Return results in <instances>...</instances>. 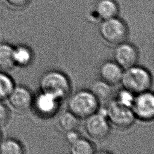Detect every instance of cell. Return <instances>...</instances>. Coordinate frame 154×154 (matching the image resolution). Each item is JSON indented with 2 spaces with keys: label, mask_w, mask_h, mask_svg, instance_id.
Returning <instances> with one entry per match:
<instances>
[{
  "label": "cell",
  "mask_w": 154,
  "mask_h": 154,
  "mask_svg": "<svg viewBox=\"0 0 154 154\" xmlns=\"http://www.w3.org/2000/svg\"><path fill=\"white\" fill-rule=\"evenodd\" d=\"M99 31L103 39L113 45L126 41L129 32L126 23L117 17L103 20Z\"/></svg>",
  "instance_id": "277c9868"
},
{
  "label": "cell",
  "mask_w": 154,
  "mask_h": 154,
  "mask_svg": "<svg viewBox=\"0 0 154 154\" xmlns=\"http://www.w3.org/2000/svg\"><path fill=\"white\" fill-rule=\"evenodd\" d=\"M96 14L103 20L117 17L119 6L114 0H99L96 7Z\"/></svg>",
  "instance_id": "7c38bea8"
},
{
  "label": "cell",
  "mask_w": 154,
  "mask_h": 154,
  "mask_svg": "<svg viewBox=\"0 0 154 154\" xmlns=\"http://www.w3.org/2000/svg\"><path fill=\"white\" fill-rule=\"evenodd\" d=\"M124 69L114 61H106L99 67L100 79L114 85L120 82Z\"/></svg>",
  "instance_id": "8fae6325"
},
{
  "label": "cell",
  "mask_w": 154,
  "mask_h": 154,
  "mask_svg": "<svg viewBox=\"0 0 154 154\" xmlns=\"http://www.w3.org/2000/svg\"><path fill=\"white\" fill-rule=\"evenodd\" d=\"M23 147L22 144L13 138H7L0 142L1 154H22Z\"/></svg>",
  "instance_id": "ac0fdd59"
},
{
  "label": "cell",
  "mask_w": 154,
  "mask_h": 154,
  "mask_svg": "<svg viewBox=\"0 0 154 154\" xmlns=\"http://www.w3.org/2000/svg\"><path fill=\"white\" fill-rule=\"evenodd\" d=\"M116 46L114 51V61L122 68L126 69L137 64L139 54L134 45L125 41Z\"/></svg>",
  "instance_id": "ba28073f"
},
{
  "label": "cell",
  "mask_w": 154,
  "mask_h": 154,
  "mask_svg": "<svg viewBox=\"0 0 154 154\" xmlns=\"http://www.w3.org/2000/svg\"><path fill=\"white\" fill-rule=\"evenodd\" d=\"M152 81L150 72L145 67L136 64L124 69L120 83L123 88L137 94L149 91Z\"/></svg>",
  "instance_id": "7a4b0ae2"
},
{
  "label": "cell",
  "mask_w": 154,
  "mask_h": 154,
  "mask_svg": "<svg viewBox=\"0 0 154 154\" xmlns=\"http://www.w3.org/2000/svg\"><path fill=\"white\" fill-rule=\"evenodd\" d=\"M111 85L102 79L94 81L91 86L90 91L100 102L108 100L112 94Z\"/></svg>",
  "instance_id": "4fadbf2b"
},
{
  "label": "cell",
  "mask_w": 154,
  "mask_h": 154,
  "mask_svg": "<svg viewBox=\"0 0 154 154\" xmlns=\"http://www.w3.org/2000/svg\"><path fill=\"white\" fill-rule=\"evenodd\" d=\"M135 119L144 122L154 118V96L149 90L135 95L131 107Z\"/></svg>",
  "instance_id": "8992f818"
},
{
  "label": "cell",
  "mask_w": 154,
  "mask_h": 154,
  "mask_svg": "<svg viewBox=\"0 0 154 154\" xmlns=\"http://www.w3.org/2000/svg\"><path fill=\"white\" fill-rule=\"evenodd\" d=\"M13 58L15 65L27 66L32 61L33 53L29 48L20 45L14 48Z\"/></svg>",
  "instance_id": "9a60e30c"
},
{
  "label": "cell",
  "mask_w": 154,
  "mask_h": 154,
  "mask_svg": "<svg viewBox=\"0 0 154 154\" xmlns=\"http://www.w3.org/2000/svg\"><path fill=\"white\" fill-rule=\"evenodd\" d=\"M105 110L109 122L119 129H128L135 122V117L131 108L116 100H111L105 107Z\"/></svg>",
  "instance_id": "5b68a950"
},
{
  "label": "cell",
  "mask_w": 154,
  "mask_h": 154,
  "mask_svg": "<svg viewBox=\"0 0 154 154\" xmlns=\"http://www.w3.org/2000/svg\"><path fill=\"white\" fill-rule=\"evenodd\" d=\"M70 150L72 154H93L95 152L96 148L91 141L80 137L70 144Z\"/></svg>",
  "instance_id": "2e32d148"
},
{
  "label": "cell",
  "mask_w": 154,
  "mask_h": 154,
  "mask_svg": "<svg viewBox=\"0 0 154 154\" xmlns=\"http://www.w3.org/2000/svg\"><path fill=\"white\" fill-rule=\"evenodd\" d=\"M60 101L52 95L41 91L36 97H34L32 106L40 116L48 118L57 112Z\"/></svg>",
  "instance_id": "9c48e42d"
},
{
  "label": "cell",
  "mask_w": 154,
  "mask_h": 154,
  "mask_svg": "<svg viewBox=\"0 0 154 154\" xmlns=\"http://www.w3.org/2000/svg\"><path fill=\"white\" fill-rule=\"evenodd\" d=\"M79 119L69 111L60 115L58 120L59 128L64 132L76 129L79 125Z\"/></svg>",
  "instance_id": "e0dca14e"
},
{
  "label": "cell",
  "mask_w": 154,
  "mask_h": 154,
  "mask_svg": "<svg viewBox=\"0 0 154 154\" xmlns=\"http://www.w3.org/2000/svg\"><path fill=\"white\" fill-rule=\"evenodd\" d=\"M100 102L89 90H81L73 93L69 99V111L78 119H86L96 112Z\"/></svg>",
  "instance_id": "3957f363"
},
{
  "label": "cell",
  "mask_w": 154,
  "mask_h": 154,
  "mask_svg": "<svg viewBox=\"0 0 154 154\" xmlns=\"http://www.w3.org/2000/svg\"><path fill=\"white\" fill-rule=\"evenodd\" d=\"M7 99L11 107L18 112H24L32 106L34 97L31 91L24 86L14 87Z\"/></svg>",
  "instance_id": "30bf717a"
},
{
  "label": "cell",
  "mask_w": 154,
  "mask_h": 154,
  "mask_svg": "<svg viewBox=\"0 0 154 154\" xmlns=\"http://www.w3.org/2000/svg\"><path fill=\"white\" fill-rule=\"evenodd\" d=\"M80 137L79 132L76 129L69 131L66 132V138L68 143L72 144Z\"/></svg>",
  "instance_id": "603a6c76"
},
{
  "label": "cell",
  "mask_w": 154,
  "mask_h": 154,
  "mask_svg": "<svg viewBox=\"0 0 154 154\" xmlns=\"http://www.w3.org/2000/svg\"><path fill=\"white\" fill-rule=\"evenodd\" d=\"M13 49L11 45L0 43V70L8 71L15 65L13 58Z\"/></svg>",
  "instance_id": "5bb4252c"
},
{
  "label": "cell",
  "mask_w": 154,
  "mask_h": 154,
  "mask_svg": "<svg viewBox=\"0 0 154 154\" xmlns=\"http://www.w3.org/2000/svg\"><path fill=\"white\" fill-rule=\"evenodd\" d=\"M135 95V94L131 91L123 88L117 93L115 100L120 104L131 108L132 105Z\"/></svg>",
  "instance_id": "ffe728a7"
},
{
  "label": "cell",
  "mask_w": 154,
  "mask_h": 154,
  "mask_svg": "<svg viewBox=\"0 0 154 154\" xmlns=\"http://www.w3.org/2000/svg\"><path fill=\"white\" fill-rule=\"evenodd\" d=\"M10 113L7 107L0 101V127L5 126L8 122Z\"/></svg>",
  "instance_id": "44dd1931"
},
{
  "label": "cell",
  "mask_w": 154,
  "mask_h": 154,
  "mask_svg": "<svg viewBox=\"0 0 154 154\" xmlns=\"http://www.w3.org/2000/svg\"><path fill=\"white\" fill-rule=\"evenodd\" d=\"M1 141V132H0V142Z\"/></svg>",
  "instance_id": "cb8c5ba5"
},
{
  "label": "cell",
  "mask_w": 154,
  "mask_h": 154,
  "mask_svg": "<svg viewBox=\"0 0 154 154\" xmlns=\"http://www.w3.org/2000/svg\"><path fill=\"white\" fill-rule=\"evenodd\" d=\"M85 119V131L91 138L102 140L109 135L110 123L105 116L97 111Z\"/></svg>",
  "instance_id": "52a82bcc"
},
{
  "label": "cell",
  "mask_w": 154,
  "mask_h": 154,
  "mask_svg": "<svg viewBox=\"0 0 154 154\" xmlns=\"http://www.w3.org/2000/svg\"><path fill=\"white\" fill-rule=\"evenodd\" d=\"M30 0H5L6 3L11 8L20 9L28 5Z\"/></svg>",
  "instance_id": "7402d4cb"
},
{
  "label": "cell",
  "mask_w": 154,
  "mask_h": 154,
  "mask_svg": "<svg viewBox=\"0 0 154 154\" xmlns=\"http://www.w3.org/2000/svg\"><path fill=\"white\" fill-rule=\"evenodd\" d=\"M39 87L42 92L51 94L60 100L67 97L72 91L69 78L63 72L57 70L43 73L39 80Z\"/></svg>",
  "instance_id": "6da1fadb"
},
{
  "label": "cell",
  "mask_w": 154,
  "mask_h": 154,
  "mask_svg": "<svg viewBox=\"0 0 154 154\" xmlns=\"http://www.w3.org/2000/svg\"><path fill=\"white\" fill-rule=\"evenodd\" d=\"M15 87L12 78L3 72H0V101L7 99Z\"/></svg>",
  "instance_id": "d6986e66"
}]
</instances>
